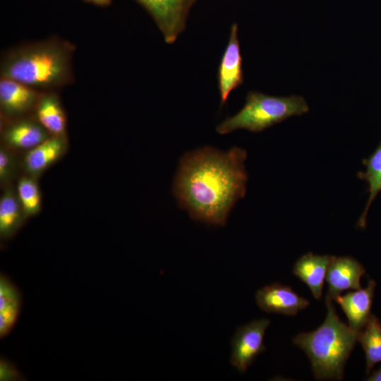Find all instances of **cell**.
Segmentation results:
<instances>
[{
    "instance_id": "6da1fadb",
    "label": "cell",
    "mask_w": 381,
    "mask_h": 381,
    "mask_svg": "<svg viewBox=\"0 0 381 381\" xmlns=\"http://www.w3.org/2000/svg\"><path fill=\"white\" fill-rule=\"evenodd\" d=\"M245 150L226 152L204 147L186 153L179 163L173 192L191 219L224 226L238 200L245 195L248 174Z\"/></svg>"
},
{
    "instance_id": "7a4b0ae2",
    "label": "cell",
    "mask_w": 381,
    "mask_h": 381,
    "mask_svg": "<svg viewBox=\"0 0 381 381\" xmlns=\"http://www.w3.org/2000/svg\"><path fill=\"white\" fill-rule=\"evenodd\" d=\"M75 51L73 43L55 36L15 46L1 55L0 76L40 92H58L74 82Z\"/></svg>"
},
{
    "instance_id": "3957f363",
    "label": "cell",
    "mask_w": 381,
    "mask_h": 381,
    "mask_svg": "<svg viewBox=\"0 0 381 381\" xmlns=\"http://www.w3.org/2000/svg\"><path fill=\"white\" fill-rule=\"evenodd\" d=\"M327 315L316 329L296 335L292 341L308 356L317 380H341L358 333L344 323L333 301L326 298Z\"/></svg>"
},
{
    "instance_id": "277c9868",
    "label": "cell",
    "mask_w": 381,
    "mask_h": 381,
    "mask_svg": "<svg viewBox=\"0 0 381 381\" xmlns=\"http://www.w3.org/2000/svg\"><path fill=\"white\" fill-rule=\"evenodd\" d=\"M308 111V105L302 96L275 97L250 91L242 109L219 123L216 131L221 135L238 129L261 132L291 116H301Z\"/></svg>"
},
{
    "instance_id": "5b68a950",
    "label": "cell",
    "mask_w": 381,
    "mask_h": 381,
    "mask_svg": "<svg viewBox=\"0 0 381 381\" xmlns=\"http://www.w3.org/2000/svg\"><path fill=\"white\" fill-rule=\"evenodd\" d=\"M150 14L167 44H173L185 30L197 0H135Z\"/></svg>"
},
{
    "instance_id": "8992f818",
    "label": "cell",
    "mask_w": 381,
    "mask_h": 381,
    "mask_svg": "<svg viewBox=\"0 0 381 381\" xmlns=\"http://www.w3.org/2000/svg\"><path fill=\"white\" fill-rule=\"evenodd\" d=\"M270 324L269 319L261 318L236 329L231 340L230 363L239 373H245L257 356L266 350L264 337Z\"/></svg>"
},
{
    "instance_id": "52a82bcc",
    "label": "cell",
    "mask_w": 381,
    "mask_h": 381,
    "mask_svg": "<svg viewBox=\"0 0 381 381\" xmlns=\"http://www.w3.org/2000/svg\"><path fill=\"white\" fill-rule=\"evenodd\" d=\"M52 136L35 114L1 121V145L9 150L32 149Z\"/></svg>"
},
{
    "instance_id": "ba28073f",
    "label": "cell",
    "mask_w": 381,
    "mask_h": 381,
    "mask_svg": "<svg viewBox=\"0 0 381 381\" xmlns=\"http://www.w3.org/2000/svg\"><path fill=\"white\" fill-rule=\"evenodd\" d=\"M243 58L238 37V25L234 23L217 69V86L220 105L226 102L230 93L243 83Z\"/></svg>"
},
{
    "instance_id": "9c48e42d",
    "label": "cell",
    "mask_w": 381,
    "mask_h": 381,
    "mask_svg": "<svg viewBox=\"0 0 381 381\" xmlns=\"http://www.w3.org/2000/svg\"><path fill=\"white\" fill-rule=\"evenodd\" d=\"M42 92L16 80L1 78V121L33 114Z\"/></svg>"
},
{
    "instance_id": "30bf717a",
    "label": "cell",
    "mask_w": 381,
    "mask_h": 381,
    "mask_svg": "<svg viewBox=\"0 0 381 381\" xmlns=\"http://www.w3.org/2000/svg\"><path fill=\"white\" fill-rule=\"evenodd\" d=\"M258 306L263 311L295 315L310 302L298 296L290 286L273 283L258 289L255 294Z\"/></svg>"
},
{
    "instance_id": "8fae6325",
    "label": "cell",
    "mask_w": 381,
    "mask_h": 381,
    "mask_svg": "<svg viewBox=\"0 0 381 381\" xmlns=\"http://www.w3.org/2000/svg\"><path fill=\"white\" fill-rule=\"evenodd\" d=\"M365 268L349 256H333L326 274L328 291L326 298L334 301L343 291L361 288V278Z\"/></svg>"
},
{
    "instance_id": "7c38bea8",
    "label": "cell",
    "mask_w": 381,
    "mask_h": 381,
    "mask_svg": "<svg viewBox=\"0 0 381 381\" xmlns=\"http://www.w3.org/2000/svg\"><path fill=\"white\" fill-rule=\"evenodd\" d=\"M67 147L66 135H52L25 152L22 162L27 175L37 178L42 174L64 155Z\"/></svg>"
},
{
    "instance_id": "4fadbf2b",
    "label": "cell",
    "mask_w": 381,
    "mask_h": 381,
    "mask_svg": "<svg viewBox=\"0 0 381 381\" xmlns=\"http://www.w3.org/2000/svg\"><path fill=\"white\" fill-rule=\"evenodd\" d=\"M376 282L369 279L365 289L338 295L335 301L345 313L349 327L357 333L365 326L371 315Z\"/></svg>"
},
{
    "instance_id": "5bb4252c",
    "label": "cell",
    "mask_w": 381,
    "mask_h": 381,
    "mask_svg": "<svg viewBox=\"0 0 381 381\" xmlns=\"http://www.w3.org/2000/svg\"><path fill=\"white\" fill-rule=\"evenodd\" d=\"M334 255L308 253L300 257L293 267V274L305 283L316 299L322 297L324 281Z\"/></svg>"
},
{
    "instance_id": "9a60e30c",
    "label": "cell",
    "mask_w": 381,
    "mask_h": 381,
    "mask_svg": "<svg viewBox=\"0 0 381 381\" xmlns=\"http://www.w3.org/2000/svg\"><path fill=\"white\" fill-rule=\"evenodd\" d=\"M34 114L51 135H66L67 118L58 92H42Z\"/></svg>"
},
{
    "instance_id": "2e32d148",
    "label": "cell",
    "mask_w": 381,
    "mask_h": 381,
    "mask_svg": "<svg viewBox=\"0 0 381 381\" xmlns=\"http://www.w3.org/2000/svg\"><path fill=\"white\" fill-rule=\"evenodd\" d=\"M25 219L16 189L7 186L0 199V234L8 238Z\"/></svg>"
},
{
    "instance_id": "e0dca14e",
    "label": "cell",
    "mask_w": 381,
    "mask_h": 381,
    "mask_svg": "<svg viewBox=\"0 0 381 381\" xmlns=\"http://www.w3.org/2000/svg\"><path fill=\"white\" fill-rule=\"evenodd\" d=\"M363 164L365 166V171L358 172V176L368 183L369 196L365 209L357 222V226L360 228L365 227L370 206L377 194L381 192V141L369 157L363 160Z\"/></svg>"
},
{
    "instance_id": "ac0fdd59",
    "label": "cell",
    "mask_w": 381,
    "mask_h": 381,
    "mask_svg": "<svg viewBox=\"0 0 381 381\" xmlns=\"http://www.w3.org/2000/svg\"><path fill=\"white\" fill-rule=\"evenodd\" d=\"M357 341L365 356L366 373L381 362V322L374 315L370 316L365 326L358 332Z\"/></svg>"
},
{
    "instance_id": "d6986e66",
    "label": "cell",
    "mask_w": 381,
    "mask_h": 381,
    "mask_svg": "<svg viewBox=\"0 0 381 381\" xmlns=\"http://www.w3.org/2000/svg\"><path fill=\"white\" fill-rule=\"evenodd\" d=\"M35 179L29 175L23 176L20 178L16 186L25 218L38 214L41 210V195Z\"/></svg>"
},
{
    "instance_id": "ffe728a7",
    "label": "cell",
    "mask_w": 381,
    "mask_h": 381,
    "mask_svg": "<svg viewBox=\"0 0 381 381\" xmlns=\"http://www.w3.org/2000/svg\"><path fill=\"white\" fill-rule=\"evenodd\" d=\"M16 171V161L11 150L1 145L0 148V181L5 185L13 179Z\"/></svg>"
},
{
    "instance_id": "44dd1931",
    "label": "cell",
    "mask_w": 381,
    "mask_h": 381,
    "mask_svg": "<svg viewBox=\"0 0 381 381\" xmlns=\"http://www.w3.org/2000/svg\"><path fill=\"white\" fill-rule=\"evenodd\" d=\"M20 296L14 286L4 277H1L0 310L7 308H19Z\"/></svg>"
},
{
    "instance_id": "7402d4cb",
    "label": "cell",
    "mask_w": 381,
    "mask_h": 381,
    "mask_svg": "<svg viewBox=\"0 0 381 381\" xmlns=\"http://www.w3.org/2000/svg\"><path fill=\"white\" fill-rule=\"evenodd\" d=\"M19 308H7L0 310V335L5 336L13 326Z\"/></svg>"
},
{
    "instance_id": "603a6c76",
    "label": "cell",
    "mask_w": 381,
    "mask_h": 381,
    "mask_svg": "<svg viewBox=\"0 0 381 381\" xmlns=\"http://www.w3.org/2000/svg\"><path fill=\"white\" fill-rule=\"evenodd\" d=\"M19 377L18 373L13 368L8 366L4 361L1 363V380H10V378Z\"/></svg>"
},
{
    "instance_id": "cb8c5ba5",
    "label": "cell",
    "mask_w": 381,
    "mask_h": 381,
    "mask_svg": "<svg viewBox=\"0 0 381 381\" xmlns=\"http://www.w3.org/2000/svg\"><path fill=\"white\" fill-rule=\"evenodd\" d=\"M366 380L368 381H381V366L372 372L370 375Z\"/></svg>"
},
{
    "instance_id": "d4e9b609",
    "label": "cell",
    "mask_w": 381,
    "mask_h": 381,
    "mask_svg": "<svg viewBox=\"0 0 381 381\" xmlns=\"http://www.w3.org/2000/svg\"><path fill=\"white\" fill-rule=\"evenodd\" d=\"M87 3L93 4L99 6H108L111 4V0H83Z\"/></svg>"
}]
</instances>
